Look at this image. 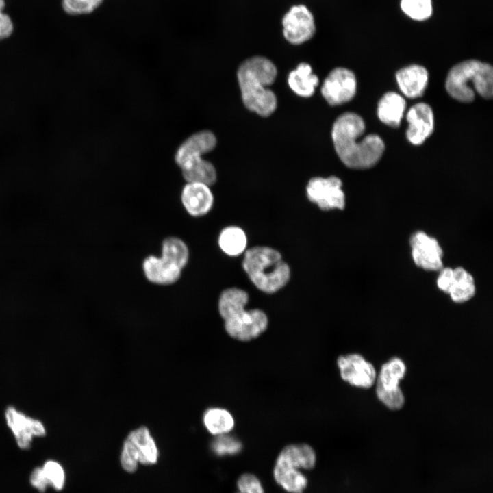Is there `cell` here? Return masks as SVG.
Wrapping results in <instances>:
<instances>
[{"label":"cell","instance_id":"cell-1","mask_svg":"<svg viewBox=\"0 0 493 493\" xmlns=\"http://www.w3.org/2000/svg\"><path fill=\"white\" fill-rule=\"evenodd\" d=\"M365 131V123L358 114L346 112L335 121L331 138L342 162L353 169H366L381 159L385 145L377 134H369L358 140Z\"/></svg>","mask_w":493,"mask_h":493},{"label":"cell","instance_id":"cell-2","mask_svg":"<svg viewBox=\"0 0 493 493\" xmlns=\"http://www.w3.org/2000/svg\"><path fill=\"white\" fill-rule=\"evenodd\" d=\"M277 69L267 58L253 56L239 66L237 78L245 107L258 115L266 117L277 108L275 94L267 87L275 80Z\"/></svg>","mask_w":493,"mask_h":493},{"label":"cell","instance_id":"cell-3","mask_svg":"<svg viewBox=\"0 0 493 493\" xmlns=\"http://www.w3.org/2000/svg\"><path fill=\"white\" fill-rule=\"evenodd\" d=\"M248 293L233 287L220 294L218 307L227 333L232 338L249 342L262 335L268 328V318L260 309H245Z\"/></svg>","mask_w":493,"mask_h":493},{"label":"cell","instance_id":"cell-4","mask_svg":"<svg viewBox=\"0 0 493 493\" xmlns=\"http://www.w3.org/2000/svg\"><path fill=\"white\" fill-rule=\"evenodd\" d=\"M242 268L253 285L260 291L275 293L283 288L290 278V268L276 249L256 246L244 252Z\"/></svg>","mask_w":493,"mask_h":493},{"label":"cell","instance_id":"cell-5","mask_svg":"<svg viewBox=\"0 0 493 493\" xmlns=\"http://www.w3.org/2000/svg\"><path fill=\"white\" fill-rule=\"evenodd\" d=\"M445 87L448 94L463 103L472 102L475 91L485 99L493 94V69L491 65L470 60L451 68L446 79Z\"/></svg>","mask_w":493,"mask_h":493},{"label":"cell","instance_id":"cell-6","mask_svg":"<svg viewBox=\"0 0 493 493\" xmlns=\"http://www.w3.org/2000/svg\"><path fill=\"white\" fill-rule=\"evenodd\" d=\"M159 449L149 429L142 426L131 431L126 437L120 455V464L124 471L134 473L139 465L153 466L158 462Z\"/></svg>","mask_w":493,"mask_h":493},{"label":"cell","instance_id":"cell-7","mask_svg":"<svg viewBox=\"0 0 493 493\" xmlns=\"http://www.w3.org/2000/svg\"><path fill=\"white\" fill-rule=\"evenodd\" d=\"M282 34L292 45L303 44L314 36L316 25L313 13L304 4L292 5L281 18Z\"/></svg>","mask_w":493,"mask_h":493},{"label":"cell","instance_id":"cell-8","mask_svg":"<svg viewBox=\"0 0 493 493\" xmlns=\"http://www.w3.org/2000/svg\"><path fill=\"white\" fill-rule=\"evenodd\" d=\"M342 183L336 176L311 178L306 186L307 199L320 210H343L345 207V194L342 189Z\"/></svg>","mask_w":493,"mask_h":493},{"label":"cell","instance_id":"cell-9","mask_svg":"<svg viewBox=\"0 0 493 493\" xmlns=\"http://www.w3.org/2000/svg\"><path fill=\"white\" fill-rule=\"evenodd\" d=\"M7 427L21 449H29L34 438L44 437L45 425L40 420L33 418L14 406H8L4 411Z\"/></svg>","mask_w":493,"mask_h":493},{"label":"cell","instance_id":"cell-10","mask_svg":"<svg viewBox=\"0 0 493 493\" xmlns=\"http://www.w3.org/2000/svg\"><path fill=\"white\" fill-rule=\"evenodd\" d=\"M357 81L355 74L349 69L338 67L325 79L321 94L331 105H339L350 101L355 95Z\"/></svg>","mask_w":493,"mask_h":493},{"label":"cell","instance_id":"cell-11","mask_svg":"<svg viewBox=\"0 0 493 493\" xmlns=\"http://www.w3.org/2000/svg\"><path fill=\"white\" fill-rule=\"evenodd\" d=\"M337 365L341 378L351 385L368 388L375 381L374 366L359 354L340 355L337 359Z\"/></svg>","mask_w":493,"mask_h":493},{"label":"cell","instance_id":"cell-12","mask_svg":"<svg viewBox=\"0 0 493 493\" xmlns=\"http://www.w3.org/2000/svg\"><path fill=\"white\" fill-rule=\"evenodd\" d=\"M414 263L426 270L442 268V250L437 240L422 231L415 233L410 239Z\"/></svg>","mask_w":493,"mask_h":493},{"label":"cell","instance_id":"cell-13","mask_svg":"<svg viewBox=\"0 0 493 493\" xmlns=\"http://www.w3.org/2000/svg\"><path fill=\"white\" fill-rule=\"evenodd\" d=\"M406 118L409 123L406 131L407 140L414 145L422 144L433 131L432 109L427 103H416L409 110Z\"/></svg>","mask_w":493,"mask_h":493},{"label":"cell","instance_id":"cell-14","mask_svg":"<svg viewBox=\"0 0 493 493\" xmlns=\"http://www.w3.org/2000/svg\"><path fill=\"white\" fill-rule=\"evenodd\" d=\"M181 201L188 214L201 217L210 212L214 202L210 186L202 183L186 182L181 192Z\"/></svg>","mask_w":493,"mask_h":493},{"label":"cell","instance_id":"cell-15","mask_svg":"<svg viewBox=\"0 0 493 493\" xmlns=\"http://www.w3.org/2000/svg\"><path fill=\"white\" fill-rule=\"evenodd\" d=\"M217 140L210 131L196 132L187 138L178 147L175 156L177 164L181 168L186 164L202 157L216 147Z\"/></svg>","mask_w":493,"mask_h":493},{"label":"cell","instance_id":"cell-16","mask_svg":"<svg viewBox=\"0 0 493 493\" xmlns=\"http://www.w3.org/2000/svg\"><path fill=\"white\" fill-rule=\"evenodd\" d=\"M182 268L171 261L153 255L146 257L142 262V270L146 279L157 285H170L181 277Z\"/></svg>","mask_w":493,"mask_h":493},{"label":"cell","instance_id":"cell-17","mask_svg":"<svg viewBox=\"0 0 493 493\" xmlns=\"http://www.w3.org/2000/svg\"><path fill=\"white\" fill-rule=\"evenodd\" d=\"M317 456L312 446L305 443L290 444L282 448L277 455L275 464L294 467L299 470H310L316 464Z\"/></svg>","mask_w":493,"mask_h":493},{"label":"cell","instance_id":"cell-18","mask_svg":"<svg viewBox=\"0 0 493 493\" xmlns=\"http://www.w3.org/2000/svg\"><path fill=\"white\" fill-rule=\"evenodd\" d=\"M428 72L420 65H410L396 73L397 84L401 92L408 98L421 97L427 86Z\"/></svg>","mask_w":493,"mask_h":493},{"label":"cell","instance_id":"cell-19","mask_svg":"<svg viewBox=\"0 0 493 493\" xmlns=\"http://www.w3.org/2000/svg\"><path fill=\"white\" fill-rule=\"evenodd\" d=\"M406 108L405 99L394 92L385 93L379 100L377 115L384 124L398 127L401 122Z\"/></svg>","mask_w":493,"mask_h":493},{"label":"cell","instance_id":"cell-20","mask_svg":"<svg viewBox=\"0 0 493 493\" xmlns=\"http://www.w3.org/2000/svg\"><path fill=\"white\" fill-rule=\"evenodd\" d=\"M318 82V77L313 73L312 66L305 62L300 63L288 77L290 89L298 96L305 98L314 94Z\"/></svg>","mask_w":493,"mask_h":493},{"label":"cell","instance_id":"cell-21","mask_svg":"<svg viewBox=\"0 0 493 493\" xmlns=\"http://www.w3.org/2000/svg\"><path fill=\"white\" fill-rule=\"evenodd\" d=\"M273 475L276 483L288 493H303L308 485L304 473L294 467L275 464Z\"/></svg>","mask_w":493,"mask_h":493},{"label":"cell","instance_id":"cell-22","mask_svg":"<svg viewBox=\"0 0 493 493\" xmlns=\"http://www.w3.org/2000/svg\"><path fill=\"white\" fill-rule=\"evenodd\" d=\"M180 168L182 176L186 182L202 183L210 186L217 179V173L214 166L203 157L192 160Z\"/></svg>","mask_w":493,"mask_h":493},{"label":"cell","instance_id":"cell-23","mask_svg":"<svg viewBox=\"0 0 493 493\" xmlns=\"http://www.w3.org/2000/svg\"><path fill=\"white\" fill-rule=\"evenodd\" d=\"M218 243L226 255L239 256L246 250L247 237L242 228L234 225L227 226L220 232Z\"/></svg>","mask_w":493,"mask_h":493},{"label":"cell","instance_id":"cell-24","mask_svg":"<svg viewBox=\"0 0 493 493\" xmlns=\"http://www.w3.org/2000/svg\"><path fill=\"white\" fill-rule=\"evenodd\" d=\"M203 420L207 431L214 436L227 434L235 426V420L231 414L220 407L206 410Z\"/></svg>","mask_w":493,"mask_h":493},{"label":"cell","instance_id":"cell-25","mask_svg":"<svg viewBox=\"0 0 493 493\" xmlns=\"http://www.w3.org/2000/svg\"><path fill=\"white\" fill-rule=\"evenodd\" d=\"M475 292L472 276L463 268L453 269V279L448 293L451 299L456 303H463L470 299Z\"/></svg>","mask_w":493,"mask_h":493},{"label":"cell","instance_id":"cell-26","mask_svg":"<svg viewBox=\"0 0 493 493\" xmlns=\"http://www.w3.org/2000/svg\"><path fill=\"white\" fill-rule=\"evenodd\" d=\"M405 372V363L401 359L394 357L382 366L377 383L385 390L400 388V381L404 377Z\"/></svg>","mask_w":493,"mask_h":493},{"label":"cell","instance_id":"cell-27","mask_svg":"<svg viewBox=\"0 0 493 493\" xmlns=\"http://www.w3.org/2000/svg\"><path fill=\"white\" fill-rule=\"evenodd\" d=\"M161 256L184 269L188 262L190 251L183 240L175 236H169L162 241Z\"/></svg>","mask_w":493,"mask_h":493},{"label":"cell","instance_id":"cell-28","mask_svg":"<svg viewBox=\"0 0 493 493\" xmlns=\"http://www.w3.org/2000/svg\"><path fill=\"white\" fill-rule=\"evenodd\" d=\"M227 434L217 435L212 441L211 449L215 455L218 456L233 455L241 451L242 442L236 438Z\"/></svg>","mask_w":493,"mask_h":493},{"label":"cell","instance_id":"cell-29","mask_svg":"<svg viewBox=\"0 0 493 493\" xmlns=\"http://www.w3.org/2000/svg\"><path fill=\"white\" fill-rule=\"evenodd\" d=\"M403 11L415 20H425L429 18L432 12L431 0H401Z\"/></svg>","mask_w":493,"mask_h":493},{"label":"cell","instance_id":"cell-30","mask_svg":"<svg viewBox=\"0 0 493 493\" xmlns=\"http://www.w3.org/2000/svg\"><path fill=\"white\" fill-rule=\"evenodd\" d=\"M103 1V0H62L61 5L67 14L79 16L93 12Z\"/></svg>","mask_w":493,"mask_h":493},{"label":"cell","instance_id":"cell-31","mask_svg":"<svg viewBox=\"0 0 493 493\" xmlns=\"http://www.w3.org/2000/svg\"><path fill=\"white\" fill-rule=\"evenodd\" d=\"M376 393L378 399L390 409H399L404 405L405 398L400 388L394 390H385L377 383Z\"/></svg>","mask_w":493,"mask_h":493},{"label":"cell","instance_id":"cell-32","mask_svg":"<svg viewBox=\"0 0 493 493\" xmlns=\"http://www.w3.org/2000/svg\"><path fill=\"white\" fill-rule=\"evenodd\" d=\"M42 469L49 485L57 490H62L65 481V475L61 465L55 461L49 460L45 463Z\"/></svg>","mask_w":493,"mask_h":493},{"label":"cell","instance_id":"cell-33","mask_svg":"<svg viewBox=\"0 0 493 493\" xmlns=\"http://www.w3.org/2000/svg\"><path fill=\"white\" fill-rule=\"evenodd\" d=\"M236 486L240 493H264L259 477L249 472L243 473L238 478Z\"/></svg>","mask_w":493,"mask_h":493},{"label":"cell","instance_id":"cell-34","mask_svg":"<svg viewBox=\"0 0 493 493\" xmlns=\"http://www.w3.org/2000/svg\"><path fill=\"white\" fill-rule=\"evenodd\" d=\"M5 5V0H0V41L10 37L14 29L12 18L3 12Z\"/></svg>","mask_w":493,"mask_h":493},{"label":"cell","instance_id":"cell-35","mask_svg":"<svg viewBox=\"0 0 493 493\" xmlns=\"http://www.w3.org/2000/svg\"><path fill=\"white\" fill-rule=\"evenodd\" d=\"M30 483L40 493H44L47 487L49 485L46 479L42 468H36L30 476Z\"/></svg>","mask_w":493,"mask_h":493},{"label":"cell","instance_id":"cell-36","mask_svg":"<svg viewBox=\"0 0 493 493\" xmlns=\"http://www.w3.org/2000/svg\"><path fill=\"white\" fill-rule=\"evenodd\" d=\"M453 269L451 268H442L437 279V286L440 290L448 293L453 279Z\"/></svg>","mask_w":493,"mask_h":493}]
</instances>
